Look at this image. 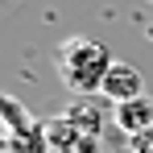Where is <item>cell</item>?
Instances as JSON below:
<instances>
[{
  "label": "cell",
  "instance_id": "cell-1",
  "mask_svg": "<svg viewBox=\"0 0 153 153\" xmlns=\"http://www.w3.org/2000/svg\"><path fill=\"white\" fill-rule=\"evenodd\" d=\"M54 62H58V79L75 91V95H91V91H103V79L112 71V54L103 42H91V37H66L58 54H54Z\"/></svg>",
  "mask_w": 153,
  "mask_h": 153
},
{
  "label": "cell",
  "instance_id": "cell-2",
  "mask_svg": "<svg viewBox=\"0 0 153 153\" xmlns=\"http://www.w3.org/2000/svg\"><path fill=\"white\" fill-rule=\"evenodd\" d=\"M103 95L116 103H128V100H141L145 95V79H141V71L132 66V62H112V71H108V79H103Z\"/></svg>",
  "mask_w": 153,
  "mask_h": 153
},
{
  "label": "cell",
  "instance_id": "cell-3",
  "mask_svg": "<svg viewBox=\"0 0 153 153\" xmlns=\"http://www.w3.org/2000/svg\"><path fill=\"white\" fill-rule=\"evenodd\" d=\"M116 124L132 132V137H141V132H149L153 128V100L149 95H141V100H128L116 108Z\"/></svg>",
  "mask_w": 153,
  "mask_h": 153
}]
</instances>
